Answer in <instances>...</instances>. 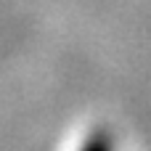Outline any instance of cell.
<instances>
[{"instance_id": "cell-1", "label": "cell", "mask_w": 151, "mask_h": 151, "mask_svg": "<svg viewBox=\"0 0 151 151\" xmlns=\"http://www.w3.org/2000/svg\"><path fill=\"white\" fill-rule=\"evenodd\" d=\"M82 151H109V143H106V138H93Z\"/></svg>"}]
</instances>
